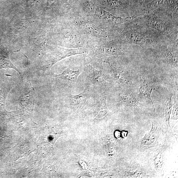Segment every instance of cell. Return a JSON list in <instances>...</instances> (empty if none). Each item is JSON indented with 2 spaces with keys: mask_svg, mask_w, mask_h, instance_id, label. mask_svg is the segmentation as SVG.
<instances>
[{
  "mask_svg": "<svg viewBox=\"0 0 178 178\" xmlns=\"http://www.w3.org/2000/svg\"><path fill=\"white\" fill-rule=\"evenodd\" d=\"M156 128L154 124L152 123V127L149 133L144 136L141 141V144L144 145H150L154 143L155 140Z\"/></svg>",
  "mask_w": 178,
  "mask_h": 178,
  "instance_id": "30bf717a",
  "label": "cell"
},
{
  "mask_svg": "<svg viewBox=\"0 0 178 178\" xmlns=\"http://www.w3.org/2000/svg\"><path fill=\"white\" fill-rule=\"evenodd\" d=\"M119 30L121 39L134 44L144 49L157 46L167 38L151 28L134 23L132 21L122 24Z\"/></svg>",
  "mask_w": 178,
  "mask_h": 178,
  "instance_id": "6da1fadb",
  "label": "cell"
},
{
  "mask_svg": "<svg viewBox=\"0 0 178 178\" xmlns=\"http://www.w3.org/2000/svg\"><path fill=\"white\" fill-rule=\"evenodd\" d=\"M163 156L162 152H160L156 156L154 163L156 167L158 168L162 167L163 165Z\"/></svg>",
  "mask_w": 178,
  "mask_h": 178,
  "instance_id": "4fadbf2b",
  "label": "cell"
},
{
  "mask_svg": "<svg viewBox=\"0 0 178 178\" xmlns=\"http://www.w3.org/2000/svg\"><path fill=\"white\" fill-rule=\"evenodd\" d=\"M128 135V132L126 131H122L121 133V137L123 138H125L127 137Z\"/></svg>",
  "mask_w": 178,
  "mask_h": 178,
  "instance_id": "9a60e30c",
  "label": "cell"
},
{
  "mask_svg": "<svg viewBox=\"0 0 178 178\" xmlns=\"http://www.w3.org/2000/svg\"><path fill=\"white\" fill-rule=\"evenodd\" d=\"M102 14L103 19L107 23L115 25L123 24L130 21L132 19V18L130 17L122 18L116 16L104 10H102Z\"/></svg>",
  "mask_w": 178,
  "mask_h": 178,
  "instance_id": "8992f818",
  "label": "cell"
},
{
  "mask_svg": "<svg viewBox=\"0 0 178 178\" xmlns=\"http://www.w3.org/2000/svg\"><path fill=\"white\" fill-rule=\"evenodd\" d=\"M143 78L144 81L141 86L139 90V94L141 96L148 99L151 101L153 107H154V111H155V110L154 104L151 98V93L153 91L155 90V89L151 83L147 81L146 79L144 78Z\"/></svg>",
  "mask_w": 178,
  "mask_h": 178,
  "instance_id": "ba28073f",
  "label": "cell"
},
{
  "mask_svg": "<svg viewBox=\"0 0 178 178\" xmlns=\"http://www.w3.org/2000/svg\"><path fill=\"white\" fill-rule=\"evenodd\" d=\"M172 110V103L171 97L167 100L165 109V115L166 121L169 124V119Z\"/></svg>",
  "mask_w": 178,
  "mask_h": 178,
  "instance_id": "7c38bea8",
  "label": "cell"
},
{
  "mask_svg": "<svg viewBox=\"0 0 178 178\" xmlns=\"http://www.w3.org/2000/svg\"><path fill=\"white\" fill-rule=\"evenodd\" d=\"M154 57L163 63L178 67V44H174L168 38L152 48Z\"/></svg>",
  "mask_w": 178,
  "mask_h": 178,
  "instance_id": "3957f363",
  "label": "cell"
},
{
  "mask_svg": "<svg viewBox=\"0 0 178 178\" xmlns=\"http://www.w3.org/2000/svg\"><path fill=\"white\" fill-rule=\"evenodd\" d=\"M115 135L116 138H120L121 136V133L119 131H116L115 133Z\"/></svg>",
  "mask_w": 178,
  "mask_h": 178,
  "instance_id": "5bb4252c",
  "label": "cell"
},
{
  "mask_svg": "<svg viewBox=\"0 0 178 178\" xmlns=\"http://www.w3.org/2000/svg\"><path fill=\"white\" fill-rule=\"evenodd\" d=\"M88 97V91L86 89L83 92L78 95H72L70 96V100L75 104H80L85 102Z\"/></svg>",
  "mask_w": 178,
  "mask_h": 178,
  "instance_id": "8fae6325",
  "label": "cell"
},
{
  "mask_svg": "<svg viewBox=\"0 0 178 178\" xmlns=\"http://www.w3.org/2000/svg\"><path fill=\"white\" fill-rule=\"evenodd\" d=\"M72 0H70V2L72 1Z\"/></svg>",
  "mask_w": 178,
  "mask_h": 178,
  "instance_id": "2e32d148",
  "label": "cell"
},
{
  "mask_svg": "<svg viewBox=\"0 0 178 178\" xmlns=\"http://www.w3.org/2000/svg\"><path fill=\"white\" fill-rule=\"evenodd\" d=\"M86 71L89 80L92 84L100 86L105 82V76L102 71L96 70L90 65H88Z\"/></svg>",
  "mask_w": 178,
  "mask_h": 178,
  "instance_id": "277c9868",
  "label": "cell"
},
{
  "mask_svg": "<svg viewBox=\"0 0 178 178\" xmlns=\"http://www.w3.org/2000/svg\"><path fill=\"white\" fill-rule=\"evenodd\" d=\"M107 62L110 66L116 80L121 83L129 84L130 82L129 76L123 68L109 62Z\"/></svg>",
  "mask_w": 178,
  "mask_h": 178,
  "instance_id": "5b68a950",
  "label": "cell"
},
{
  "mask_svg": "<svg viewBox=\"0 0 178 178\" xmlns=\"http://www.w3.org/2000/svg\"><path fill=\"white\" fill-rule=\"evenodd\" d=\"M132 20L156 30L174 44H178V23L165 11L158 10L132 19Z\"/></svg>",
  "mask_w": 178,
  "mask_h": 178,
  "instance_id": "7a4b0ae2",
  "label": "cell"
},
{
  "mask_svg": "<svg viewBox=\"0 0 178 178\" xmlns=\"http://www.w3.org/2000/svg\"><path fill=\"white\" fill-rule=\"evenodd\" d=\"M82 70H72L69 68L66 69L63 73L57 76L67 81L70 83L71 84H75L77 82L78 78L81 73Z\"/></svg>",
  "mask_w": 178,
  "mask_h": 178,
  "instance_id": "52a82bcc",
  "label": "cell"
},
{
  "mask_svg": "<svg viewBox=\"0 0 178 178\" xmlns=\"http://www.w3.org/2000/svg\"><path fill=\"white\" fill-rule=\"evenodd\" d=\"M119 98L122 103L131 107L137 106L139 103L135 97L132 93H122L119 95Z\"/></svg>",
  "mask_w": 178,
  "mask_h": 178,
  "instance_id": "9c48e42d",
  "label": "cell"
}]
</instances>
